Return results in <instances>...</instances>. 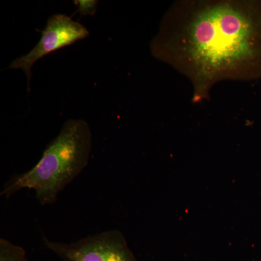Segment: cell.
<instances>
[{
	"mask_svg": "<svg viewBox=\"0 0 261 261\" xmlns=\"http://www.w3.org/2000/svg\"><path fill=\"white\" fill-rule=\"evenodd\" d=\"M150 51L190 81L195 104L218 82L260 80L261 0L176 1Z\"/></svg>",
	"mask_w": 261,
	"mask_h": 261,
	"instance_id": "cell-1",
	"label": "cell"
},
{
	"mask_svg": "<svg viewBox=\"0 0 261 261\" xmlns=\"http://www.w3.org/2000/svg\"><path fill=\"white\" fill-rule=\"evenodd\" d=\"M90 126L82 119H70L43 152L35 166L7 181L0 195L9 198L23 189L33 190L41 205L56 202L60 192L87 166L92 150Z\"/></svg>",
	"mask_w": 261,
	"mask_h": 261,
	"instance_id": "cell-2",
	"label": "cell"
},
{
	"mask_svg": "<svg viewBox=\"0 0 261 261\" xmlns=\"http://www.w3.org/2000/svg\"><path fill=\"white\" fill-rule=\"evenodd\" d=\"M44 243L63 261H137L121 231L113 229L61 243L43 237Z\"/></svg>",
	"mask_w": 261,
	"mask_h": 261,
	"instance_id": "cell-3",
	"label": "cell"
},
{
	"mask_svg": "<svg viewBox=\"0 0 261 261\" xmlns=\"http://www.w3.org/2000/svg\"><path fill=\"white\" fill-rule=\"evenodd\" d=\"M89 35L88 29L73 20L71 17L65 14L51 15L37 45L27 55L18 57L12 62L9 68L23 70L27 75L29 92L32 68L36 62L53 51L85 39Z\"/></svg>",
	"mask_w": 261,
	"mask_h": 261,
	"instance_id": "cell-4",
	"label": "cell"
},
{
	"mask_svg": "<svg viewBox=\"0 0 261 261\" xmlns=\"http://www.w3.org/2000/svg\"><path fill=\"white\" fill-rule=\"evenodd\" d=\"M0 261H29L23 247L0 238Z\"/></svg>",
	"mask_w": 261,
	"mask_h": 261,
	"instance_id": "cell-5",
	"label": "cell"
},
{
	"mask_svg": "<svg viewBox=\"0 0 261 261\" xmlns=\"http://www.w3.org/2000/svg\"><path fill=\"white\" fill-rule=\"evenodd\" d=\"M78 6V12L82 15L95 14L97 11V1H75Z\"/></svg>",
	"mask_w": 261,
	"mask_h": 261,
	"instance_id": "cell-6",
	"label": "cell"
}]
</instances>
